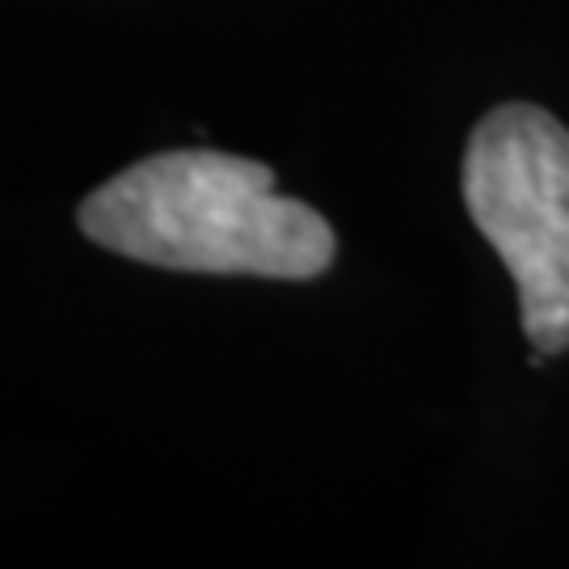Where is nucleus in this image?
<instances>
[{"label":"nucleus","instance_id":"f257e3e1","mask_svg":"<svg viewBox=\"0 0 569 569\" xmlns=\"http://www.w3.org/2000/svg\"><path fill=\"white\" fill-rule=\"evenodd\" d=\"M89 241L131 262L194 274L317 279L333 266V228L274 173L211 148H178L114 173L77 211Z\"/></svg>","mask_w":569,"mask_h":569},{"label":"nucleus","instance_id":"f03ea898","mask_svg":"<svg viewBox=\"0 0 569 569\" xmlns=\"http://www.w3.org/2000/svg\"><path fill=\"white\" fill-rule=\"evenodd\" d=\"M465 203L515 279L528 342L569 350V131L528 102L489 110L465 152Z\"/></svg>","mask_w":569,"mask_h":569}]
</instances>
